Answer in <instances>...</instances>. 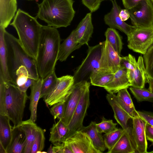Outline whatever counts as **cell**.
<instances>
[{
    "mask_svg": "<svg viewBox=\"0 0 153 153\" xmlns=\"http://www.w3.org/2000/svg\"><path fill=\"white\" fill-rule=\"evenodd\" d=\"M82 46L76 40L73 30L60 44L58 60L61 62L65 61L73 51L79 48Z\"/></svg>",
    "mask_w": 153,
    "mask_h": 153,
    "instance_id": "obj_27",
    "label": "cell"
},
{
    "mask_svg": "<svg viewBox=\"0 0 153 153\" xmlns=\"http://www.w3.org/2000/svg\"><path fill=\"white\" fill-rule=\"evenodd\" d=\"M143 59L147 78H153V44L143 55Z\"/></svg>",
    "mask_w": 153,
    "mask_h": 153,
    "instance_id": "obj_37",
    "label": "cell"
},
{
    "mask_svg": "<svg viewBox=\"0 0 153 153\" xmlns=\"http://www.w3.org/2000/svg\"><path fill=\"white\" fill-rule=\"evenodd\" d=\"M139 116L153 127V114L146 111H137Z\"/></svg>",
    "mask_w": 153,
    "mask_h": 153,
    "instance_id": "obj_44",
    "label": "cell"
},
{
    "mask_svg": "<svg viewBox=\"0 0 153 153\" xmlns=\"http://www.w3.org/2000/svg\"><path fill=\"white\" fill-rule=\"evenodd\" d=\"M127 41L129 49L144 54L153 44V26L136 27L127 36Z\"/></svg>",
    "mask_w": 153,
    "mask_h": 153,
    "instance_id": "obj_8",
    "label": "cell"
},
{
    "mask_svg": "<svg viewBox=\"0 0 153 153\" xmlns=\"http://www.w3.org/2000/svg\"><path fill=\"white\" fill-rule=\"evenodd\" d=\"M17 7V0H0V26L6 28L10 24Z\"/></svg>",
    "mask_w": 153,
    "mask_h": 153,
    "instance_id": "obj_20",
    "label": "cell"
},
{
    "mask_svg": "<svg viewBox=\"0 0 153 153\" xmlns=\"http://www.w3.org/2000/svg\"><path fill=\"white\" fill-rule=\"evenodd\" d=\"M65 102L64 101L56 103L51 108V113L54 119L57 118L59 120L62 118L64 110Z\"/></svg>",
    "mask_w": 153,
    "mask_h": 153,
    "instance_id": "obj_41",
    "label": "cell"
},
{
    "mask_svg": "<svg viewBox=\"0 0 153 153\" xmlns=\"http://www.w3.org/2000/svg\"><path fill=\"white\" fill-rule=\"evenodd\" d=\"M121 57L106 40L102 42L99 69L114 74L120 68Z\"/></svg>",
    "mask_w": 153,
    "mask_h": 153,
    "instance_id": "obj_11",
    "label": "cell"
},
{
    "mask_svg": "<svg viewBox=\"0 0 153 153\" xmlns=\"http://www.w3.org/2000/svg\"><path fill=\"white\" fill-rule=\"evenodd\" d=\"M117 124L114 123L112 120H108L104 117L102 118L101 122L96 123V126L97 131L101 133L107 134L116 130Z\"/></svg>",
    "mask_w": 153,
    "mask_h": 153,
    "instance_id": "obj_38",
    "label": "cell"
},
{
    "mask_svg": "<svg viewBox=\"0 0 153 153\" xmlns=\"http://www.w3.org/2000/svg\"><path fill=\"white\" fill-rule=\"evenodd\" d=\"M37 19L19 8L10 24L16 30L19 42L25 50L36 59L42 26Z\"/></svg>",
    "mask_w": 153,
    "mask_h": 153,
    "instance_id": "obj_3",
    "label": "cell"
},
{
    "mask_svg": "<svg viewBox=\"0 0 153 153\" xmlns=\"http://www.w3.org/2000/svg\"><path fill=\"white\" fill-rule=\"evenodd\" d=\"M44 131L38 127L35 139L32 144L30 153H43L45 146V138Z\"/></svg>",
    "mask_w": 153,
    "mask_h": 153,
    "instance_id": "obj_36",
    "label": "cell"
},
{
    "mask_svg": "<svg viewBox=\"0 0 153 153\" xmlns=\"http://www.w3.org/2000/svg\"><path fill=\"white\" fill-rule=\"evenodd\" d=\"M132 119L133 126L131 134L136 152L148 153V144L145 134L146 123L139 116Z\"/></svg>",
    "mask_w": 153,
    "mask_h": 153,
    "instance_id": "obj_14",
    "label": "cell"
},
{
    "mask_svg": "<svg viewBox=\"0 0 153 153\" xmlns=\"http://www.w3.org/2000/svg\"><path fill=\"white\" fill-rule=\"evenodd\" d=\"M26 0L28 1H32L34 0Z\"/></svg>",
    "mask_w": 153,
    "mask_h": 153,
    "instance_id": "obj_54",
    "label": "cell"
},
{
    "mask_svg": "<svg viewBox=\"0 0 153 153\" xmlns=\"http://www.w3.org/2000/svg\"><path fill=\"white\" fill-rule=\"evenodd\" d=\"M61 41L57 28L42 25L36 59L39 78L44 79L55 71Z\"/></svg>",
    "mask_w": 153,
    "mask_h": 153,
    "instance_id": "obj_1",
    "label": "cell"
},
{
    "mask_svg": "<svg viewBox=\"0 0 153 153\" xmlns=\"http://www.w3.org/2000/svg\"><path fill=\"white\" fill-rule=\"evenodd\" d=\"M111 2L112 7L110 12L104 16V22L110 27L118 29L124 33L127 36H128L136 27L127 24L121 20L119 16L121 8L116 0Z\"/></svg>",
    "mask_w": 153,
    "mask_h": 153,
    "instance_id": "obj_15",
    "label": "cell"
},
{
    "mask_svg": "<svg viewBox=\"0 0 153 153\" xmlns=\"http://www.w3.org/2000/svg\"><path fill=\"white\" fill-rule=\"evenodd\" d=\"M113 75L99 69L95 70L91 75V83L94 86L104 87L111 81Z\"/></svg>",
    "mask_w": 153,
    "mask_h": 153,
    "instance_id": "obj_31",
    "label": "cell"
},
{
    "mask_svg": "<svg viewBox=\"0 0 153 153\" xmlns=\"http://www.w3.org/2000/svg\"><path fill=\"white\" fill-rule=\"evenodd\" d=\"M142 0H122L124 7L128 10L134 7Z\"/></svg>",
    "mask_w": 153,
    "mask_h": 153,
    "instance_id": "obj_45",
    "label": "cell"
},
{
    "mask_svg": "<svg viewBox=\"0 0 153 153\" xmlns=\"http://www.w3.org/2000/svg\"><path fill=\"white\" fill-rule=\"evenodd\" d=\"M5 30L0 26V74L5 82L12 83L8 66L7 49L4 38Z\"/></svg>",
    "mask_w": 153,
    "mask_h": 153,
    "instance_id": "obj_21",
    "label": "cell"
},
{
    "mask_svg": "<svg viewBox=\"0 0 153 153\" xmlns=\"http://www.w3.org/2000/svg\"><path fill=\"white\" fill-rule=\"evenodd\" d=\"M128 88L121 89L117 92V97L123 109L129 115L131 119L139 117L134 106Z\"/></svg>",
    "mask_w": 153,
    "mask_h": 153,
    "instance_id": "obj_28",
    "label": "cell"
},
{
    "mask_svg": "<svg viewBox=\"0 0 153 153\" xmlns=\"http://www.w3.org/2000/svg\"><path fill=\"white\" fill-rule=\"evenodd\" d=\"M128 10L132 24L136 27L153 26V3L151 0H143Z\"/></svg>",
    "mask_w": 153,
    "mask_h": 153,
    "instance_id": "obj_9",
    "label": "cell"
},
{
    "mask_svg": "<svg viewBox=\"0 0 153 153\" xmlns=\"http://www.w3.org/2000/svg\"><path fill=\"white\" fill-rule=\"evenodd\" d=\"M129 89L138 102L153 101V93L148 89L131 87Z\"/></svg>",
    "mask_w": 153,
    "mask_h": 153,
    "instance_id": "obj_34",
    "label": "cell"
},
{
    "mask_svg": "<svg viewBox=\"0 0 153 153\" xmlns=\"http://www.w3.org/2000/svg\"><path fill=\"white\" fill-rule=\"evenodd\" d=\"M4 38L7 49L8 68L12 83L16 85V72L22 65L28 70L29 77L38 80L39 77L36 59L26 51L18 39L6 30Z\"/></svg>",
    "mask_w": 153,
    "mask_h": 153,
    "instance_id": "obj_5",
    "label": "cell"
},
{
    "mask_svg": "<svg viewBox=\"0 0 153 153\" xmlns=\"http://www.w3.org/2000/svg\"><path fill=\"white\" fill-rule=\"evenodd\" d=\"M74 84L73 76L66 75L58 78L55 87L44 98L45 103L51 106L56 103L65 101Z\"/></svg>",
    "mask_w": 153,
    "mask_h": 153,
    "instance_id": "obj_10",
    "label": "cell"
},
{
    "mask_svg": "<svg viewBox=\"0 0 153 153\" xmlns=\"http://www.w3.org/2000/svg\"><path fill=\"white\" fill-rule=\"evenodd\" d=\"M145 134L147 140L153 142V127L147 123L145 127Z\"/></svg>",
    "mask_w": 153,
    "mask_h": 153,
    "instance_id": "obj_47",
    "label": "cell"
},
{
    "mask_svg": "<svg viewBox=\"0 0 153 153\" xmlns=\"http://www.w3.org/2000/svg\"><path fill=\"white\" fill-rule=\"evenodd\" d=\"M70 146L73 153H101L94 146L91 140L85 133L77 131L64 141Z\"/></svg>",
    "mask_w": 153,
    "mask_h": 153,
    "instance_id": "obj_12",
    "label": "cell"
},
{
    "mask_svg": "<svg viewBox=\"0 0 153 153\" xmlns=\"http://www.w3.org/2000/svg\"><path fill=\"white\" fill-rule=\"evenodd\" d=\"M36 80L33 78L29 77L25 82L22 85L18 87L19 89L21 91L26 92L27 89L33 84Z\"/></svg>",
    "mask_w": 153,
    "mask_h": 153,
    "instance_id": "obj_46",
    "label": "cell"
},
{
    "mask_svg": "<svg viewBox=\"0 0 153 153\" xmlns=\"http://www.w3.org/2000/svg\"><path fill=\"white\" fill-rule=\"evenodd\" d=\"M28 98L26 92L20 91L12 83L5 82L0 74V115L8 117L13 126L22 121Z\"/></svg>",
    "mask_w": 153,
    "mask_h": 153,
    "instance_id": "obj_2",
    "label": "cell"
},
{
    "mask_svg": "<svg viewBox=\"0 0 153 153\" xmlns=\"http://www.w3.org/2000/svg\"><path fill=\"white\" fill-rule=\"evenodd\" d=\"M137 65V61L135 57L129 54L128 56L121 57L120 67H124L127 70L134 71Z\"/></svg>",
    "mask_w": 153,
    "mask_h": 153,
    "instance_id": "obj_40",
    "label": "cell"
},
{
    "mask_svg": "<svg viewBox=\"0 0 153 153\" xmlns=\"http://www.w3.org/2000/svg\"><path fill=\"white\" fill-rule=\"evenodd\" d=\"M68 131V127L59 120L51 129L49 141L53 144L64 142Z\"/></svg>",
    "mask_w": 153,
    "mask_h": 153,
    "instance_id": "obj_30",
    "label": "cell"
},
{
    "mask_svg": "<svg viewBox=\"0 0 153 153\" xmlns=\"http://www.w3.org/2000/svg\"><path fill=\"white\" fill-rule=\"evenodd\" d=\"M136 152L131 134V129L124 130L121 137L108 153H133Z\"/></svg>",
    "mask_w": 153,
    "mask_h": 153,
    "instance_id": "obj_18",
    "label": "cell"
},
{
    "mask_svg": "<svg viewBox=\"0 0 153 153\" xmlns=\"http://www.w3.org/2000/svg\"><path fill=\"white\" fill-rule=\"evenodd\" d=\"M106 40L109 43L114 51L120 56L123 48L122 38L118 31L115 29L109 27L105 32Z\"/></svg>",
    "mask_w": 153,
    "mask_h": 153,
    "instance_id": "obj_32",
    "label": "cell"
},
{
    "mask_svg": "<svg viewBox=\"0 0 153 153\" xmlns=\"http://www.w3.org/2000/svg\"><path fill=\"white\" fill-rule=\"evenodd\" d=\"M127 72L126 68L120 67L114 74L111 81L103 87L109 93L114 94L121 89L128 88L131 84Z\"/></svg>",
    "mask_w": 153,
    "mask_h": 153,
    "instance_id": "obj_17",
    "label": "cell"
},
{
    "mask_svg": "<svg viewBox=\"0 0 153 153\" xmlns=\"http://www.w3.org/2000/svg\"><path fill=\"white\" fill-rule=\"evenodd\" d=\"M91 12L86 14L74 30L75 38L76 41L82 45H88L93 31Z\"/></svg>",
    "mask_w": 153,
    "mask_h": 153,
    "instance_id": "obj_16",
    "label": "cell"
},
{
    "mask_svg": "<svg viewBox=\"0 0 153 153\" xmlns=\"http://www.w3.org/2000/svg\"><path fill=\"white\" fill-rule=\"evenodd\" d=\"M87 81H83L75 83L65 101L64 113L61 120L67 127L72 118L79 102L83 88Z\"/></svg>",
    "mask_w": 153,
    "mask_h": 153,
    "instance_id": "obj_13",
    "label": "cell"
},
{
    "mask_svg": "<svg viewBox=\"0 0 153 153\" xmlns=\"http://www.w3.org/2000/svg\"><path fill=\"white\" fill-rule=\"evenodd\" d=\"M130 86L144 88L147 81V76L145 70L143 57L140 56L137 61V65L133 74L129 79Z\"/></svg>",
    "mask_w": 153,
    "mask_h": 153,
    "instance_id": "obj_24",
    "label": "cell"
},
{
    "mask_svg": "<svg viewBox=\"0 0 153 153\" xmlns=\"http://www.w3.org/2000/svg\"><path fill=\"white\" fill-rule=\"evenodd\" d=\"M24 132L26 144L24 153H30L32 144L37 134L38 126L30 119L22 121L17 126Z\"/></svg>",
    "mask_w": 153,
    "mask_h": 153,
    "instance_id": "obj_25",
    "label": "cell"
},
{
    "mask_svg": "<svg viewBox=\"0 0 153 153\" xmlns=\"http://www.w3.org/2000/svg\"><path fill=\"white\" fill-rule=\"evenodd\" d=\"M43 79L39 78L36 80L30 86V94L29 97L30 100L29 110L30 111V119L35 123L37 118V106L40 98L41 87Z\"/></svg>",
    "mask_w": 153,
    "mask_h": 153,
    "instance_id": "obj_23",
    "label": "cell"
},
{
    "mask_svg": "<svg viewBox=\"0 0 153 153\" xmlns=\"http://www.w3.org/2000/svg\"><path fill=\"white\" fill-rule=\"evenodd\" d=\"M119 16L121 20L125 21L130 18V14L128 10L121 9L119 13Z\"/></svg>",
    "mask_w": 153,
    "mask_h": 153,
    "instance_id": "obj_48",
    "label": "cell"
},
{
    "mask_svg": "<svg viewBox=\"0 0 153 153\" xmlns=\"http://www.w3.org/2000/svg\"><path fill=\"white\" fill-rule=\"evenodd\" d=\"M102 48V42L94 46H88L86 57L74 73V83L83 81H88L93 71L99 68Z\"/></svg>",
    "mask_w": 153,
    "mask_h": 153,
    "instance_id": "obj_6",
    "label": "cell"
},
{
    "mask_svg": "<svg viewBox=\"0 0 153 153\" xmlns=\"http://www.w3.org/2000/svg\"><path fill=\"white\" fill-rule=\"evenodd\" d=\"M47 152L49 153H54L53 149V148L52 147V146L51 145L48 148V150Z\"/></svg>",
    "mask_w": 153,
    "mask_h": 153,
    "instance_id": "obj_50",
    "label": "cell"
},
{
    "mask_svg": "<svg viewBox=\"0 0 153 153\" xmlns=\"http://www.w3.org/2000/svg\"><path fill=\"white\" fill-rule=\"evenodd\" d=\"M148 153H153V151Z\"/></svg>",
    "mask_w": 153,
    "mask_h": 153,
    "instance_id": "obj_53",
    "label": "cell"
},
{
    "mask_svg": "<svg viewBox=\"0 0 153 153\" xmlns=\"http://www.w3.org/2000/svg\"><path fill=\"white\" fill-rule=\"evenodd\" d=\"M90 85L89 82L87 81L83 88L79 102L68 127L66 139L79 131L83 126V120L90 105Z\"/></svg>",
    "mask_w": 153,
    "mask_h": 153,
    "instance_id": "obj_7",
    "label": "cell"
},
{
    "mask_svg": "<svg viewBox=\"0 0 153 153\" xmlns=\"http://www.w3.org/2000/svg\"><path fill=\"white\" fill-rule=\"evenodd\" d=\"M82 3L87 7L91 13L97 10L100 4L99 0H82Z\"/></svg>",
    "mask_w": 153,
    "mask_h": 153,
    "instance_id": "obj_43",
    "label": "cell"
},
{
    "mask_svg": "<svg viewBox=\"0 0 153 153\" xmlns=\"http://www.w3.org/2000/svg\"><path fill=\"white\" fill-rule=\"evenodd\" d=\"M73 0H43L37 4L36 17L56 28L71 25L75 14Z\"/></svg>",
    "mask_w": 153,
    "mask_h": 153,
    "instance_id": "obj_4",
    "label": "cell"
},
{
    "mask_svg": "<svg viewBox=\"0 0 153 153\" xmlns=\"http://www.w3.org/2000/svg\"><path fill=\"white\" fill-rule=\"evenodd\" d=\"M151 1L153 3V0H151Z\"/></svg>",
    "mask_w": 153,
    "mask_h": 153,
    "instance_id": "obj_55",
    "label": "cell"
},
{
    "mask_svg": "<svg viewBox=\"0 0 153 153\" xmlns=\"http://www.w3.org/2000/svg\"><path fill=\"white\" fill-rule=\"evenodd\" d=\"M10 120L7 117L0 115V144L6 151L12 137L13 127L10 124Z\"/></svg>",
    "mask_w": 153,
    "mask_h": 153,
    "instance_id": "obj_29",
    "label": "cell"
},
{
    "mask_svg": "<svg viewBox=\"0 0 153 153\" xmlns=\"http://www.w3.org/2000/svg\"><path fill=\"white\" fill-rule=\"evenodd\" d=\"M0 153H6V151L5 149H4V147L2 146L0 144Z\"/></svg>",
    "mask_w": 153,
    "mask_h": 153,
    "instance_id": "obj_51",
    "label": "cell"
},
{
    "mask_svg": "<svg viewBox=\"0 0 153 153\" xmlns=\"http://www.w3.org/2000/svg\"><path fill=\"white\" fill-rule=\"evenodd\" d=\"M147 82L149 84L148 89L153 93V78H147Z\"/></svg>",
    "mask_w": 153,
    "mask_h": 153,
    "instance_id": "obj_49",
    "label": "cell"
},
{
    "mask_svg": "<svg viewBox=\"0 0 153 153\" xmlns=\"http://www.w3.org/2000/svg\"><path fill=\"white\" fill-rule=\"evenodd\" d=\"M106 99L112 107L114 113V117L117 122L124 130L127 129L129 127L128 125V120L131 119L129 115L120 105L117 95L109 93L106 95Z\"/></svg>",
    "mask_w": 153,
    "mask_h": 153,
    "instance_id": "obj_19",
    "label": "cell"
},
{
    "mask_svg": "<svg viewBox=\"0 0 153 153\" xmlns=\"http://www.w3.org/2000/svg\"><path fill=\"white\" fill-rule=\"evenodd\" d=\"M124 130L117 128L115 131L107 134H105L103 137L106 149L110 150L118 140Z\"/></svg>",
    "mask_w": 153,
    "mask_h": 153,
    "instance_id": "obj_35",
    "label": "cell"
},
{
    "mask_svg": "<svg viewBox=\"0 0 153 153\" xmlns=\"http://www.w3.org/2000/svg\"><path fill=\"white\" fill-rule=\"evenodd\" d=\"M16 85L19 87L23 85L28 78L29 72L24 66H20L16 72Z\"/></svg>",
    "mask_w": 153,
    "mask_h": 153,
    "instance_id": "obj_39",
    "label": "cell"
},
{
    "mask_svg": "<svg viewBox=\"0 0 153 153\" xmlns=\"http://www.w3.org/2000/svg\"><path fill=\"white\" fill-rule=\"evenodd\" d=\"M57 79L54 71L43 79L40 98H44L53 90L56 86Z\"/></svg>",
    "mask_w": 153,
    "mask_h": 153,
    "instance_id": "obj_33",
    "label": "cell"
},
{
    "mask_svg": "<svg viewBox=\"0 0 153 153\" xmlns=\"http://www.w3.org/2000/svg\"><path fill=\"white\" fill-rule=\"evenodd\" d=\"M53 144L52 148L54 153H73L70 146L65 142Z\"/></svg>",
    "mask_w": 153,
    "mask_h": 153,
    "instance_id": "obj_42",
    "label": "cell"
},
{
    "mask_svg": "<svg viewBox=\"0 0 153 153\" xmlns=\"http://www.w3.org/2000/svg\"><path fill=\"white\" fill-rule=\"evenodd\" d=\"M105 0H110L111 1H112L114 0H99V3L100 4L101 2L102 1H105Z\"/></svg>",
    "mask_w": 153,
    "mask_h": 153,
    "instance_id": "obj_52",
    "label": "cell"
},
{
    "mask_svg": "<svg viewBox=\"0 0 153 153\" xmlns=\"http://www.w3.org/2000/svg\"><path fill=\"white\" fill-rule=\"evenodd\" d=\"M96 123L95 122L91 121L89 125L86 127L83 126L79 131L86 134L91 140L94 147L102 152L106 148L102 134L97 130Z\"/></svg>",
    "mask_w": 153,
    "mask_h": 153,
    "instance_id": "obj_26",
    "label": "cell"
},
{
    "mask_svg": "<svg viewBox=\"0 0 153 153\" xmlns=\"http://www.w3.org/2000/svg\"><path fill=\"white\" fill-rule=\"evenodd\" d=\"M26 144L24 132L19 127L13 126L11 141L6 150V153H24Z\"/></svg>",
    "mask_w": 153,
    "mask_h": 153,
    "instance_id": "obj_22",
    "label": "cell"
}]
</instances>
